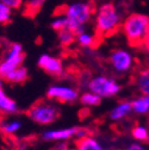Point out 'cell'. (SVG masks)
Segmentation results:
<instances>
[{
    "label": "cell",
    "mask_w": 149,
    "mask_h": 150,
    "mask_svg": "<svg viewBox=\"0 0 149 150\" xmlns=\"http://www.w3.org/2000/svg\"><path fill=\"white\" fill-rule=\"evenodd\" d=\"M122 14L112 3H103L94 13V31L99 37L115 35L122 26Z\"/></svg>",
    "instance_id": "6da1fadb"
},
{
    "label": "cell",
    "mask_w": 149,
    "mask_h": 150,
    "mask_svg": "<svg viewBox=\"0 0 149 150\" xmlns=\"http://www.w3.org/2000/svg\"><path fill=\"white\" fill-rule=\"evenodd\" d=\"M61 13L68 19V29L79 35L93 19L96 7L91 1H74L63 6Z\"/></svg>",
    "instance_id": "7a4b0ae2"
},
{
    "label": "cell",
    "mask_w": 149,
    "mask_h": 150,
    "mask_svg": "<svg viewBox=\"0 0 149 150\" xmlns=\"http://www.w3.org/2000/svg\"><path fill=\"white\" fill-rule=\"evenodd\" d=\"M122 32L131 45H141L149 38V16L143 13H131L124 18Z\"/></svg>",
    "instance_id": "3957f363"
},
{
    "label": "cell",
    "mask_w": 149,
    "mask_h": 150,
    "mask_svg": "<svg viewBox=\"0 0 149 150\" xmlns=\"http://www.w3.org/2000/svg\"><path fill=\"white\" fill-rule=\"evenodd\" d=\"M26 117L37 125L48 126L56 122L60 116V107L53 100H40L30 106L26 111Z\"/></svg>",
    "instance_id": "277c9868"
},
{
    "label": "cell",
    "mask_w": 149,
    "mask_h": 150,
    "mask_svg": "<svg viewBox=\"0 0 149 150\" xmlns=\"http://www.w3.org/2000/svg\"><path fill=\"white\" fill-rule=\"evenodd\" d=\"M87 89L96 93L101 99L116 97L122 91V85L115 79L106 75H96L88 80Z\"/></svg>",
    "instance_id": "5b68a950"
},
{
    "label": "cell",
    "mask_w": 149,
    "mask_h": 150,
    "mask_svg": "<svg viewBox=\"0 0 149 150\" xmlns=\"http://www.w3.org/2000/svg\"><path fill=\"white\" fill-rule=\"evenodd\" d=\"M24 62V49L21 43H12L5 51L1 61H0V76L4 78L5 75L14 70L16 68L23 66Z\"/></svg>",
    "instance_id": "8992f818"
},
{
    "label": "cell",
    "mask_w": 149,
    "mask_h": 150,
    "mask_svg": "<svg viewBox=\"0 0 149 150\" xmlns=\"http://www.w3.org/2000/svg\"><path fill=\"white\" fill-rule=\"evenodd\" d=\"M45 96L49 100L61 103V104H75L79 101L80 92L78 88L72 87L68 85H51L47 89Z\"/></svg>",
    "instance_id": "52a82bcc"
},
{
    "label": "cell",
    "mask_w": 149,
    "mask_h": 150,
    "mask_svg": "<svg viewBox=\"0 0 149 150\" xmlns=\"http://www.w3.org/2000/svg\"><path fill=\"white\" fill-rule=\"evenodd\" d=\"M89 135L88 131L82 127L72 126L62 129H49L42 134V139L45 142H63L69 139H78Z\"/></svg>",
    "instance_id": "ba28073f"
},
{
    "label": "cell",
    "mask_w": 149,
    "mask_h": 150,
    "mask_svg": "<svg viewBox=\"0 0 149 150\" xmlns=\"http://www.w3.org/2000/svg\"><path fill=\"white\" fill-rule=\"evenodd\" d=\"M110 66L117 74L124 75L131 71L135 64L134 55L126 49H115L109 55Z\"/></svg>",
    "instance_id": "9c48e42d"
},
{
    "label": "cell",
    "mask_w": 149,
    "mask_h": 150,
    "mask_svg": "<svg viewBox=\"0 0 149 150\" xmlns=\"http://www.w3.org/2000/svg\"><path fill=\"white\" fill-rule=\"evenodd\" d=\"M37 66L51 76H61L65 73L62 60L50 54H41L37 59Z\"/></svg>",
    "instance_id": "30bf717a"
},
{
    "label": "cell",
    "mask_w": 149,
    "mask_h": 150,
    "mask_svg": "<svg viewBox=\"0 0 149 150\" xmlns=\"http://www.w3.org/2000/svg\"><path fill=\"white\" fill-rule=\"evenodd\" d=\"M133 112V106L130 100H121L118 101L109 112V119L111 122H121L129 117Z\"/></svg>",
    "instance_id": "8fae6325"
},
{
    "label": "cell",
    "mask_w": 149,
    "mask_h": 150,
    "mask_svg": "<svg viewBox=\"0 0 149 150\" xmlns=\"http://www.w3.org/2000/svg\"><path fill=\"white\" fill-rule=\"evenodd\" d=\"M74 148L75 150H106L96 137L89 135L74 141Z\"/></svg>",
    "instance_id": "7c38bea8"
},
{
    "label": "cell",
    "mask_w": 149,
    "mask_h": 150,
    "mask_svg": "<svg viewBox=\"0 0 149 150\" xmlns=\"http://www.w3.org/2000/svg\"><path fill=\"white\" fill-rule=\"evenodd\" d=\"M19 111L16 100L11 99L4 88H0V113L3 115H16Z\"/></svg>",
    "instance_id": "4fadbf2b"
},
{
    "label": "cell",
    "mask_w": 149,
    "mask_h": 150,
    "mask_svg": "<svg viewBox=\"0 0 149 150\" xmlns=\"http://www.w3.org/2000/svg\"><path fill=\"white\" fill-rule=\"evenodd\" d=\"M29 79V70L26 67L21 66L16 68L14 70H12L11 73H9L7 75L3 78V80H5L9 83H24L26 80Z\"/></svg>",
    "instance_id": "5bb4252c"
},
{
    "label": "cell",
    "mask_w": 149,
    "mask_h": 150,
    "mask_svg": "<svg viewBox=\"0 0 149 150\" xmlns=\"http://www.w3.org/2000/svg\"><path fill=\"white\" fill-rule=\"evenodd\" d=\"M135 85L141 94L149 96V68L141 69L137 73L135 78Z\"/></svg>",
    "instance_id": "9a60e30c"
},
{
    "label": "cell",
    "mask_w": 149,
    "mask_h": 150,
    "mask_svg": "<svg viewBox=\"0 0 149 150\" xmlns=\"http://www.w3.org/2000/svg\"><path fill=\"white\" fill-rule=\"evenodd\" d=\"M133 112L138 116H144L149 113V96L141 94L131 101Z\"/></svg>",
    "instance_id": "2e32d148"
},
{
    "label": "cell",
    "mask_w": 149,
    "mask_h": 150,
    "mask_svg": "<svg viewBox=\"0 0 149 150\" xmlns=\"http://www.w3.org/2000/svg\"><path fill=\"white\" fill-rule=\"evenodd\" d=\"M98 38H99V36L97 33H92L85 30L81 33L77 35V43L82 48H92L97 45Z\"/></svg>",
    "instance_id": "e0dca14e"
},
{
    "label": "cell",
    "mask_w": 149,
    "mask_h": 150,
    "mask_svg": "<svg viewBox=\"0 0 149 150\" xmlns=\"http://www.w3.org/2000/svg\"><path fill=\"white\" fill-rule=\"evenodd\" d=\"M79 101L82 106H86V107H97L101 105L103 99L99 96H97L96 93H93L91 91H86L80 94Z\"/></svg>",
    "instance_id": "ac0fdd59"
},
{
    "label": "cell",
    "mask_w": 149,
    "mask_h": 150,
    "mask_svg": "<svg viewBox=\"0 0 149 150\" xmlns=\"http://www.w3.org/2000/svg\"><path fill=\"white\" fill-rule=\"evenodd\" d=\"M22 122L18 119H5L0 123V130L6 135H14L22 129Z\"/></svg>",
    "instance_id": "d6986e66"
},
{
    "label": "cell",
    "mask_w": 149,
    "mask_h": 150,
    "mask_svg": "<svg viewBox=\"0 0 149 150\" xmlns=\"http://www.w3.org/2000/svg\"><path fill=\"white\" fill-rule=\"evenodd\" d=\"M57 40L62 47H69L77 42V33L70 29H63L57 31Z\"/></svg>",
    "instance_id": "ffe728a7"
},
{
    "label": "cell",
    "mask_w": 149,
    "mask_h": 150,
    "mask_svg": "<svg viewBox=\"0 0 149 150\" xmlns=\"http://www.w3.org/2000/svg\"><path fill=\"white\" fill-rule=\"evenodd\" d=\"M47 0H26L24 7H25V14L29 17H33L38 13L42 7L44 6Z\"/></svg>",
    "instance_id": "44dd1931"
},
{
    "label": "cell",
    "mask_w": 149,
    "mask_h": 150,
    "mask_svg": "<svg viewBox=\"0 0 149 150\" xmlns=\"http://www.w3.org/2000/svg\"><path fill=\"white\" fill-rule=\"evenodd\" d=\"M130 134L137 142H149V130L144 125H135Z\"/></svg>",
    "instance_id": "7402d4cb"
},
{
    "label": "cell",
    "mask_w": 149,
    "mask_h": 150,
    "mask_svg": "<svg viewBox=\"0 0 149 150\" xmlns=\"http://www.w3.org/2000/svg\"><path fill=\"white\" fill-rule=\"evenodd\" d=\"M50 26H51L53 30H55L56 32L57 31H61L63 29H68V19H67V18L62 13H60V14H57L51 21Z\"/></svg>",
    "instance_id": "603a6c76"
},
{
    "label": "cell",
    "mask_w": 149,
    "mask_h": 150,
    "mask_svg": "<svg viewBox=\"0 0 149 150\" xmlns=\"http://www.w3.org/2000/svg\"><path fill=\"white\" fill-rule=\"evenodd\" d=\"M12 19V8L4 3H0V24H7Z\"/></svg>",
    "instance_id": "cb8c5ba5"
},
{
    "label": "cell",
    "mask_w": 149,
    "mask_h": 150,
    "mask_svg": "<svg viewBox=\"0 0 149 150\" xmlns=\"http://www.w3.org/2000/svg\"><path fill=\"white\" fill-rule=\"evenodd\" d=\"M0 3H4L12 10H18L23 6L24 0H0Z\"/></svg>",
    "instance_id": "d4e9b609"
},
{
    "label": "cell",
    "mask_w": 149,
    "mask_h": 150,
    "mask_svg": "<svg viewBox=\"0 0 149 150\" xmlns=\"http://www.w3.org/2000/svg\"><path fill=\"white\" fill-rule=\"evenodd\" d=\"M124 150H149V149L147 146H144L143 144H141V143L134 142V143H130L129 145H126Z\"/></svg>",
    "instance_id": "484cf974"
},
{
    "label": "cell",
    "mask_w": 149,
    "mask_h": 150,
    "mask_svg": "<svg viewBox=\"0 0 149 150\" xmlns=\"http://www.w3.org/2000/svg\"><path fill=\"white\" fill-rule=\"evenodd\" d=\"M50 150H69V144L67 143V141H63V142H56Z\"/></svg>",
    "instance_id": "4316f807"
},
{
    "label": "cell",
    "mask_w": 149,
    "mask_h": 150,
    "mask_svg": "<svg viewBox=\"0 0 149 150\" xmlns=\"http://www.w3.org/2000/svg\"><path fill=\"white\" fill-rule=\"evenodd\" d=\"M0 88H3V78L0 76Z\"/></svg>",
    "instance_id": "83f0119b"
},
{
    "label": "cell",
    "mask_w": 149,
    "mask_h": 150,
    "mask_svg": "<svg viewBox=\"0 0 149 150\" xmlns=\"http://www.w3.org/2000/svg\"><path fill=\"white\" fill-rule=\"evenodd\" d=\"M144 44H145V45H147V47H148V50H149V38H148V40H147V42H145V43H144Z\"/></svg>",
    "instance_id": "f1b7e54d"
}]
</instances>
